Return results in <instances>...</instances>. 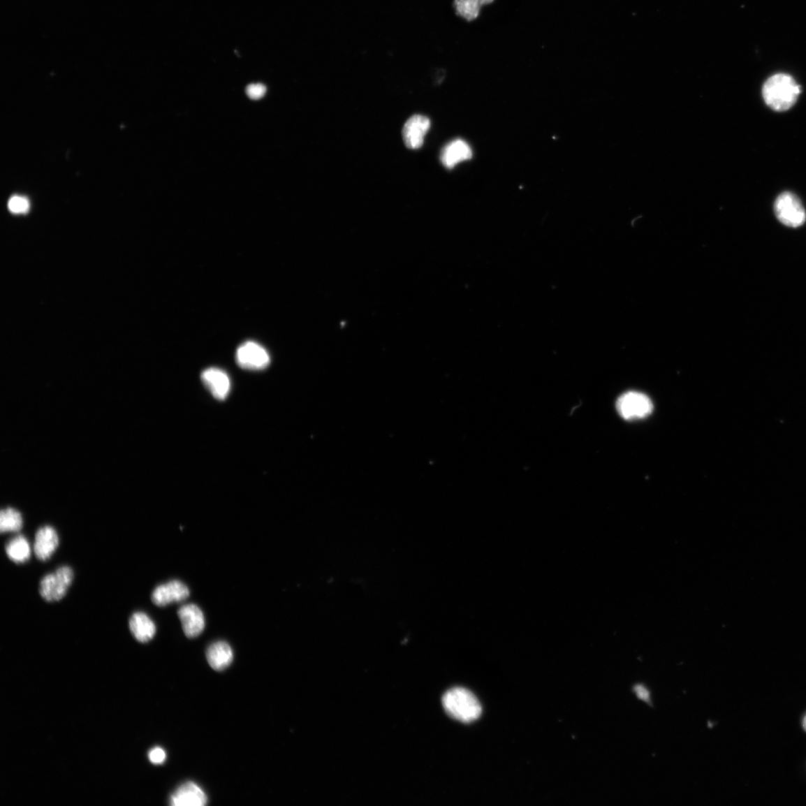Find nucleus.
I'll return each instance as SVG.
<instances>
[{
	"mask_svg": "<svg viewBox=\"0 0 806 806\" xmlns=\"http://www.w3.org/2000/svg\"><path fill=\"white\" fill-rule=\"evenodd\" d=\"M8 210L14 214L27 213L30 207L29 200L20 196H14L8 203Z\"/></svg>",
	"mask_w": 806,
	"mask_h": 806,
	"instance_id": "19",
	"label": "nucleus"
},
{
	"mask_svg": "<svg viewBox=\"0 0 806 806\" xmlns=\"http://www.w3.org/2000/svg\"><path fill=\"white\" fill-rule=\"evenodd\" d=\"M129 627L135 638L140 643H147L154 638L156 626L146 613L137 612L131 616Z\"/></svg>",
	"mask_w": 806,
	"mask_h": 806,
	"instance_id": "14",
	"label": "nucleus"
},
{
	"mask_svg": "<svg viewBox=\"0 0 806 806\" xmlns=\"http://www.w3.org/2000/svg\"><path fill=\"white\" fill-rule=\"evenodd\" d=\"M59 538L55 529L51 526L41 527L36 534L34 550L36 557L41 561L51 558L57 550Z\"/></svg>",
	"mask_w": 806,
	"mask_h": 806,
	"instance_id": "13",
	"label": "nucleus"
},
{
	"mask_svg": "<svg viewBox=\"0 0 806 806\" xmlns=\"http://www.w3.org/2000/svg\"><path fill=\"white\" fill-rule=\"evenodd\" d=\"M616 406L620 416L627 420L647 418L653 409L651 400L637 391H629L620 396Z\"/></svg>",
	"mask_w": 806,
	"mask_h": 806,
	"instance_id": "5",
	"label": "nucleus"
},
{
	"mask_svg": "<svg viewBox=\"0 0 806 806\" xmlns=\"http://www.w3.org/2000/svg\"><path fill=\"white\" fill-rule=\"evenodd\" d=\"M208 803L204 791L193 782L184 783L170 798L173 806H203Z\"/></svg>",
	"mask_w": 806,
	"mask_h": 806,
	"instance_id": "10",
	"label": "nucleus"
},
{
	"mask_svg": "<svg viewBox=\"0 0 806 806\" xmlns=\"http://www.w3.org/2000/svg\"><path fill=\"white\" fill-rule=\"evenodd\" d=\"M149 759L152 764H163L166 760V751L161 747H155L150 750L149 753Z\"/></svg>",
	"mask_w": 806,
	"mask_h": 806,
	"instance_id": "21",
	"label": "nucleus"
},
{
	"mask_svg": "<svg viewBox=\"0 0 806 806\" xmlns=\"http://www.w3.org/2000/svg\"><path fill=\"white\" fill-rule=\"evenodd\" d=\"M201 379L204 386L217 400H224L230 394V379L224 370L215 367L205 369Z\"/></svg>",
	"mask_w": 806,
	"mask_h": 806,
	"instance_id": "11",
	"label": "nucleus"
},
{
	"mask_svg": "<svg viewBox=\"0 0 806 806\" xmlns=\"http://www.w3.org/2000/svg\"><path fill=\"white\" fill-rule=\"evenodd\" d=\"M189 587L178 580H173L157 586L151 595L152 602L159 607L179 603L189 596Z\"/></svg>",
	"mask_w": 806,
	"mask_h": 806,
	"instance_id": "7",
	"label": "nucleus"
},
{
	"mask_svg": "<svg viewBox=\"0 0 806 806\" xmlns=\"http://www.w3.org/2000/svg\"><path fill=\"white\" fill-rule=\"evenodd\" d=\"M801 86L785 73L771 76L764 84L762 95L766 104L776 112H786L796 103Z\"/></svg>",
	"mask_w": 806,
	"mask_h": 806,
	"instance_id": "1",
	"label": "nucleus"
},
{
	"mask_svg": "<svg viewBox=\"0 0 806 806\" xmlns=\"http://www.w3.org/2000/svg\"><path fill=\"white\" fill-rule=\"evenodd\" d=\"M184 633L188 638L199 636L203 631L205 622L202 610L194 604L182 606L178 611Z\"/></svg>",
	"mask_w": 806,
	"mask_h": 806,
	"instance_id": "9",
	"label": "nucleus"
},
{
	"mask_svg": "<svg viewBox=\"0 0 806 806\" xmlns=\"http://www.w3.org/2000/svg\"><path fill=\"white\" fill-rule=\"evenodd\" d=\"M30 544L24 536L19 535L10 539L6 546V552L10 561L17 564L27 562L31 557Z\"/></svg>",
	"mask_w": 806,
	"mask_h": 806,
	"instance_id": "16",
	"label": "nucleus"
},
{
	"mask_svg": "<svg viewBox=\"0 0 806 806\" xmlns=\"http://www.w3.org/2000/svg\"><path fill=\"white\" fill-rule=\"evenodd\" d=\"M430 125V119L426 116L416 115L411 117L402 129L405 145L411 149H420L424 143V138Z\"/></svg>",
	"mask_w": 806,
	"mask_h": 806,
	"instance_id": "8",
	"label": "nucleus"
},
{
	"mask_svg": "<svg viewBox=\"0 0 806 806\" xmlns=\"http://www.w3.org/2000/svg\"><path fill=\"white\" fill-rule=\"evenodd\" d=\"M206 658L214 670L221 671L232 664L233 651L230 645L226 642L217 641L213 643L207 650Z\"/></svg>",
	"mask_w": 806,
	"mask_h": 806,
	"instance_id": "15",
	"label": "nucleus"
},
{
	"mask_svg": "<svg viewBox=\"0 0 806 806\" xmlns=\"http://www.w3.org/2000/svg\"><path fill=\"white\" fill-rule=\"evenodd\" d=\"M444 710L450 717L463 723H471L481 717L482 706L476 697L463 688H453L443 696Z\"/></svg>",
	"mask_w": 806,
	"mask_h": 806,
	"instance_id": "2",
	"label": "nucleus"
},
{
	"mask_svg": "<svg viewBox=\"0 0 806 806\" xmlns=\"http://www.w3.org/2000/svg\"><path fill=\"white\" fill-rule=\"evenodd\" d=\"M267 91L266 87L263 84H251L248 85L246 92L250 99L258 101L263 98Z\"/></svg>",
	"mask_w": 806,
	"mask_h": 806,
	"instance_id": "20",
	"label": "nucleus"
},
{
	"mask_svg": "<svg viewBox=\"0 0 806 806\" xmlns=\"http://www.w3.org/2000/svg\"><path fill=\"white\" fill-rule=\"evenodd\" d=\"M23 517L13 508H6L0 513V531L2 533L17 532L23 528Z\"/></svg>",
	"mask_w": 806,
	"mask_h": 806,
	"instance_id": "18",
	"label": "nucleus"
},
{
	"mask_svg": "<svg viewBox=\"0 0 806 806\" xmlns=\"http://www.w3.org/2000/svg\"><path fill=\"white\" fill-rule=\"evenodd\" d=\"M237 365L245 369L261 370L270 364V358L265 349L254 342H247L240 346L236 351Z\"/></svg>",
	"mask_w": 806,
	"mask_h": 806,
	"instance_id": "6",
	"label": "nucleus"
},
{
	"mask_svg": "<svg viewBox=\"0 0 806 806\" xmlns=\"http://www.w3.org/2000/svg\"><path fill=\"white\" fill-rule=\"evenodd\" d=\"M73 580V571L68 566H62L55 573L43 576L40 582L39 593L43 600L57 602L66 594Z\"/></svg>",
	"mask_w": 806,
	"mask_h": 806,
	"instance_id": "3",
	"label": "nucleus"
},
{
	"mask_svg": "<svg viewBox=\"0 0 806 806\" xmlns=\"http://www.w3.org/2000/svg\"><path fill=\"white\" fill-rule=\"evenodd\" d=\"M494 0H454L455 13L467 21L476 20L483 6L492 3Z\"/></svg>",
	"mask_w": 806,
	"mask_h": 806,
	"instance_id": "17",
	"label": "nucleus"
},
{
	"mask_svg": "<svg viewBox=\"0 0 806 806\" xmlns=\"http://www.w3.org/2000/svg\"><path fill=\"white\" fill-rule=\"evenodd\" d=\"M803 726L805 731H806V715L803 719Z\"/></svg>",
	"mask_w": 806,
	"mask_h": 806,
	"instance_id": "23",
	"label": "nucleus"
},
{
	"mask_svg": "<svg viewBox=\"0 0 806 806\" xmlns=\"http://www.w3.org/2000/svg\"><path fill=\"white\" fill-rule=\"evenodd\" d=\"M775 210L778 220L789 227L803 226L806 220L804 207L796 195L784 192L776 200Z\"/></svg>",
	"mask_w": 806,
	"mask_h": 806,
	"instance_id": "4",
	"label": "nucleus"
},
{
	"mask_svg": "<svg viewBox=\"0 0 806 806\" xmlns=\"http://www.w3.org/2000/svg\"><path fill=\"white\" fill-rule=\"evenodd\" d=\"M473 158V149L469 144L462 139H455L446 145L441 154L443 166L449 170L453 169L460 163L470 161Z\"/></svg>",
	"mask_w": 806,
	"mask_h": 806,
	"instance_id": "12",
	"label": "nucleus"
},
{
	"mask_svg": "<svg viewBox=\"0 0 806 806\" xmlns=\"http://www.w3.org/2000/svg\"><path fill=\"white\" fill-rule=\"evenodd\" d=\"M633 691L639 700L650 704V693L645 687V686L642 684L636 685L633 688Z\"/></svg>",
	"mask_w": 806,
	"mask_h": 806,
	"instance_id": "22",
	"label": "nucleus"
}]
</instances>
